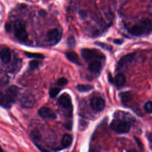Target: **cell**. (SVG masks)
I'll return each mask as SVG.
<instances>
[{"label": "cell", "instance_id": "obj_1", "mask_svg": "<svg viewBox=\"0 0 152 152\" xmlns=\"http://www.w3.org/2000/svg\"><path fill=\"white\" fill-rule=\"evenodd\" d=\"M18 93V88L15 86H11L8 87L5 92L0 93V105L10 108L12 103L15 102Z\"/></svg>", "mask_w": 152, "mask_h": 152}, {"label": "cell", "instance_id": "obj_2", "mask_svg": "<svg viewBox=\"0 0 152 152\" xmlns=\"http://www.w3.org/2000/svg\"><path fill=\"white\" fill-rule=\"evenodd\" d=\"M152 30V21L148 18L143 19L139 24L134 25L130 28L129 31L134 36H140Z\"/></svg>", "mask_w": 152, "mask_h": 152}, {"label": "cell", "instance_id": "obj_3", "mask_svg": "<svg viewBox=\"0 0 152 152\" xmlns=\"http://www.w3.org/2000/svg\"><path fill=\"white\" fill-rule=\"evenodd\" d=\"M110 127L118 134L126 133L129 131L130 123L121 119H115L112 121Z\"/></svg>", "mask_w": 152, "mask_h": 152}, {"label": "cell", "instance_id": "obj_4", "mask_svg": "<svg viewBox=\"0 0 152 152\" xmlns=\"http://www.w3.org/2000/svg\"><path fill=\"white\" fill-rule=\"evenodd\" d=\"M14 32L16 38L21 42H26L28 39V34L24 23L21 20H17L14 24Z\"/></svg>", "mask_w": 152, "mask_h": 152}, {"label": "cell", "instance_id": "obj_5", "mask_svg": "<svg viewBox=\"0 0 152 152\" xmlns=\"http://www.w3.org/2000/svg\"><path fill=\"white\" fill-rule=\"evenodd\" d=\"M81 54L82 57L86 61H90L94 59H102L104 58V56L101 54L99 52L89 49H83L81 51Z\"/></svg>", "mask_w": 152, "mask_h": 152}, {"label": "cell", "instance_id": "obj_6", "mask_svg": "<svg viewBox=\"0 0 152 152\" xmlns=\"http://www.w3.org/2000/svg\"><path fill=\"white\" fill-rule=\"evenodd\" d=\"M90 105L93 110L99 112L104 109L105 102L103 99L100 97H94L91 99Z\"/></svg>", "mask_w": 152, "mask_h": 152}, {"label": "cell", "instance_id": "obj_7", "mask_svg": "<svg viewBox=\"0 0 152 152\" xmlns=\"http://www.w3.org/2000/svg\"><path fill=\"white\" fill-rule=\"evenodd\" d=\"M38 115L43 119H54L56 118V113L49 107H42L38 110Z\"/></svg>", "mask_w": 152, "mask_h": 152}, {"label": "cell", "instance_id": "obj_8", "mask_svg": "<svg viewBox=\"0 0 152 152\" xmlns=\"http://www.w3.org/2000/svg\"><path fill=\"white\" fill-rule=\"evenodd\" d=\"M135 55V53H129L128 55H126L124 56L122 58L120 59V60L118 61V65H117V68L118 69H122L126 67L129 64H130L134 59V58Z\"/></svg>", "mask_w": 152, "mask_h": 152}, {"label": "cell", "instance_id": "obj_9", "mask_svg": "<svg viewBox=\"0 0 152 152\" xmlns=\"http://www.w3.org/2000/svg\"><path fill=\"white\" fill-rule=\"evenodd\" d=\"M58 103L59 104L65 109H71L72 103L71 99L69 94L66 93L62 94L58 99Z\"/></svg>", "mask_w": 152, "mask_h": 152}, {"label": "cell", "instance_id": "obj_10", "mask_svg": "<svg viewBox=\"0 0 152 152\" xmlns=\"http://www.w3.org/2000/svg\"><path fill=\"white\" fill-rule=\"evenodd\" d=\"M21 105L25 107H31L34 105V99L30 94H24L21 99Z\"/></svg>", "mask_w": 152, "mask_h": 152}, {"label": "cell", "instance_id": "obj_11", "mask_svg": "<svg viewBox=\"0 0 152 152\" xmlns=\"http://www.w3.org/2000/svg\"><path fill=\"white\" fill-rule=\"evenodd\" d=\"M47 38L49 42H57L60 39V33L58 29L53 28L47 33Z\"/></svg>", "mask_w": 152, "mask_h": 152}, {"label": "cell", "instance_id": "obj_12", "mask_svg": "<svg viewBox=\"0 0 152 152\" xmlns=\"http://www.w3.org/2000/svg\"><path fill=\"white\" fill-rule=\"evenodd\" d=\"M0 56L2 61L5 63H8L11 60V54L8 48H4L0 52Z\"/></svg>", "mask_w": 152, "mask_h": 152}, {"label": "cell", "instance_id": "obj_13", "mask_svg": "<svg viewBox=\"0 0 152 152\" xmlns=\"http://www.w3.org/2000/svg\"><path fill=\"white\" fill-rule=\"evenodd\" d=\"M125 82H126V78L125 75L121 73L118 74L114 78V83L115 84L116 87L118 88H120L124 86Z\"/></svg>", "mask_w": 152, "mask_h": 152}, {"label": "cell", "instance_id": "obj_14", "mask_svg": "<svg viewBox=\"0 0 152 152\" xmlns=\"http://www.w3.org/2000/svg\"><path fill=\"white\" fill-rule=\"evenodd\" d=\"M65 55H66V58L71 62H72L75 64H77V65H80L81 64L80 58H79L78 55L75 52H68L66 53Z\"/></svg>", "mask_w": 152, "mask_h": 152}, {"label": "cell", "instance_id": "obj_15", "mask_svg": "<svg viewBox=\"0 0 152 152\" xmlns=\"http://www.w3.org/2000/svg\"><path fill=\"white\" fill-rule=\"evenodd\" d=\"M102 69V64L98 61L91 62L88 65V70L93 73H99Z\"/></svg>", "mask_w": 152, "mask_h": 152}, {"label": "cell", "instance_id": "obj_16", "mask_svg": "<svg viewBox=\"0 0 152 152\" xmlns=\"http://www.w3.org/2000/svg\"><path fill=\"white\" fill-rule=\"evenodd\" d=\"M117 117L118 118V119H121L126 121L129 122V123L134 120V117L131 115L129 113H126V112H119V113L117 112V113H116Z\"/></svg>", "mask_w": 152, "mask_h": 152}, {"label": "cell", "instance_id": "obj_17", "mask_svg": "<svg viewBox=\"0 0 152 152\" xmlns=\"http://www.w3.org/2000/svg\"><path fill=\"white\" fill-rule=\"evenodd\" d=\"M72 142V136L69 134H65L62 137L61 140V144L63 147L66 148L71 145Z\"/></svg>", "mask_w": 152, "mask_h": 152}, {"label": "cell", "instance_id": "obj_18", "mask_svg": "<svg viewBox=\"0 0 152 152\" xmlns=\"http://www.w3.org/2000/svg\"><path fill=\"white\" fill-rule=\"evenodd\" d=\"M76 88L80 92H86L93 88V87L89 84H78Z\"/></svg>", "mask_w": 152, "mask_h": 152}, {"label": "cell", "instance_id": "obj_19", "mask_svg": "<svg viewBox=\"0 0 152 152\" xmlns=\"http://www.w3.org/2000/svg\"><path fill=\"white\" fill-rule=\"evenodd\" d=\"M119 96L123 103H126L131 100V94L129 92H122L119 93Z\"/></svg>", "mask_w": 152, "mask_h": 152}, {"label": "cell", "instance_id": "obj_20", "mask_svg": "<svg viewBox=\"0 0 152 152\" xmlns=\"http://www.w3.org/2000/svg\"><path fill=\"white\" fill-rule=\"evenodd\" d=\"M25 55L28 58H38V59H42L44 58V56L40 53H31V52H25Z\"/></svg>", "mask_w": 152, "mask_h": 152}, {"label": "cell", "instance_id": "obj_21", "mask_svg": "<svg viewBox=\"0 0 152 152\" xmlns=\"http://www.w3.org/2000/svg\"><path fill=\"white\" fill-rule=\"evenodd\" d=\"M60 88H57V87H53V88H52L50 89V91H49V95H50V97L51 98H54L60 92Z\"/></svg>", "mask_w": 152, "mask_h": 152}, {"label": "cell", "instance_id": "obj_22", "mask_svg": "<svg viewBox=\"0 0 152 152\" xmlns=\"http://www.w3.org/2000/svg\"><path fill=\"white\" fill-rule=\"evenodd\" d=\"M144 109L148 113H152V102L148 101L144 104Z\"/></svg>", "mask_w": 152, "mask_h": 152}, {"label": "cell", "instance_id": "obj_23", "mask_svg": "<svg viewBox=\"0 0 152 152\" xmlns=\"http://www.w3.org/2000/svg\"><path fill=\"white\" fill-rule=\"evenodd\" d=\"M66 43H67V45L69 47L72 48V47L75 46L76 42H75V40L73 36H69L67 39Z\"/></svg>", "mask_w": 152, "mask_h": 152}, {"label": "cell", "instance_id": "obj_24", "mask_svg": "<svg viewBox=\"0 0 152 152\" xmlns=\"http://www.w3.org/2000/svg\"><path fill=\"white\" fill-rule=\"evenodd\" d=\"M39 65V63L38 61H37L36 60H33L31 61L30 64H29V66H30V69L31 70H34L36 68H38Z\"/></svg>", "mask_w": 152, "mask_h": 152}, {"label": "cell", "instance_id": "obj_25", "mask_svg": "<svg viewBox=\"0 0 152 152\" xmlns=\"http://www.w3.org/2000/svg\"><path fill=\"white\" fill-rule=\"evenodd\" d=\"M31 137L32 138L34 139V140H38L41 137V135L39 132V131L37 130H34L32 131L31 132Z\"/></svg>", "mask_w": 152, "mask_h": 152}, {"label": "cell", "instance_id": "obj_26", "mask_svg": "<svg viewBox=\"0 0 152 152\" xmlns=\"http://www.w3.org/2000/svg\"><path fill=\"white\" fill-rule=\"evenodd\" d=\"M96 45L100 46L101 48H102L103 49H105V50H110L112 49V47L107 44H105L104 43H101V42H96L95 43Z\"/></svg>", "mask_w": 152, "mask_h": 152}, {"label": "cell", "instance_id": "obj_27", "mask_svg": "<svg viewBox=\"0 0 152 152\" xmlns=\"http://www.w3.org/2000/svg\"><path fill=\"white\" fill-rule=\"evenodd\" d=\"M68 83V80L66 78H64V77H62V78H59L58 81H57V84L59 86H65L66 85V84Z\"/></svg>", "mask_w": 152, "mask_h": 152}, {"label": "cell", "instance_id": "obj_28", "mask_svg": "<svg viewBox=\"0 0 152 152\" xmlns=\"http://www.w3.org/2000/svg\"><path fill=\"white\" fill-rule=\"evenodd\" d=\"M134 140H135V142H137V145H138V147H139L140 148H142V142H141V140H140L138 137H135V136L134 137Z\"/></svg>", "mask_w": 152, "mask_h": 152}, {"label": "cell", "instance_id": "obj_29", "mask_svg": "<svg viewBox=\"0 0 152 152\" xmlns=\"http://www.w3.org/2000/svg\"><path fill=\"white\" fill-rule=\"evenodd\" d=\"M108 80L111 83H114V79L112 78V75L110 73H108Z\"/></svg>", "mask_w": 152, "mask_h": 152}, {"label": "cell", "instance_id": "obj_30", "mask_svg": "<svg viewBox=\"0 0 152 152\" xmlns=\"http://www.w3.org/2000/svg\"><path fill=\"white\" fill-rule=\"evenodd\" d=\"M122 42H123V40L121 39H115L113 40V43L117 45H121L122 43Z\"/></svg>", "mask_w": 152, "mask_h": 152}, {"label": "cell", "instance_id": "obj_31", "mask_svg": "<svg viewBox=\"0 0 152 152\" xmlns=\"http://www.w3.org/2000/svg\"><path fill=\"white\" fill-rule=\"evenodd\" d=\"M148 140L152 142V132L150 133L148 135Z\"/></svg>", "mask_w": 152, "mask_h": 152}, {"label": "cell", "instance_id": "obj_32", "mask_svg": "<svg viewBox=\"0 0 152 152\" xmlns=\"http://www.w3.org/2000/svg\"><path fill=\"white\" fill-rule=\"evenodd\" d=\"M1 151H3V150H2V149L1 148V147H0V152H1Z\"/></svg>", "mask_w": 152, "mask_h": 152}]
</instances>
